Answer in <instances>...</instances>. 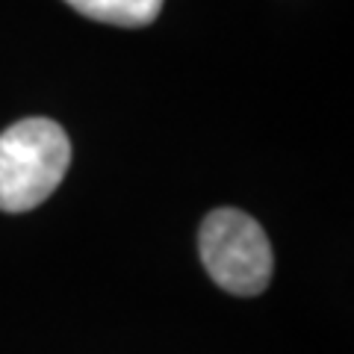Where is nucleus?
I'll use <instances>...</instances> for the list:
<instances>
[{
  "label": "nucleus",
  "mask_w": 354,
  "mask_h": 354,
  "mask_svg": "<svg viewBox=\"0 0 354 354\" xmlns=\"http://www.w3.org/2000/svg\"><path fill=\"white\" fill-rule=\"evenodd\" d=\"M71 162V142L57 121L24 118L0 133V209L27 213L48 201Z\"/></svg>",
  "instance_id": "nucleus-1"
},
{
  "label": "nucleus",
  "mask_w": 354,
  "mask_h": 354,
  "mask_svg": "<svg viewBox=\"0 0 354 354\" xmlns=\"http://www.w3.org/2000/svg\"><path fill=\"white\" fill-rule=\"evenodd\" d=\"M204 269L225 292L260 295L272 281V242L257 218L234 207L213 209L198 234Z\"/></svg>",
  "instance_id": "nucleus-2"
},
{
  "label": "nucleus",
  "mask_w": 354,
  "mask_h": 354,
  "mask_svg": "<svg viewBox=\"0 0 354 354\" xmlns=\"http://www.w3.org/2000/svg\"><path fill=\"white\" fill-rule=\"evenodd\" d=\"M80 15L115 27H145L160 15L162 0H65Z\"/></svg>",
  "instance_id": "nucleus-3"
}]
</instances>
